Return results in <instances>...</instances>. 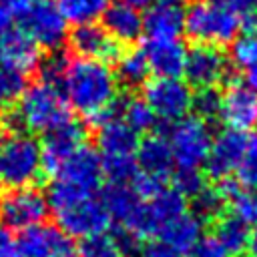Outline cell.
<instances>
[{
    "label": "cell",
    "instance_id": "cell-14",
    "mask_svg": "<svg viewBox=\"0 0 257 257\" xmlns=\"http://www.w3.org/2000/svg\"><path fill=\"white\" fill-rule=\"evenodd\" d=\"M18 249L22 257H78V245L74 239L46 223L22 231Z\"/></svg>",
    "mask_w": 257,
    "mask_h": 257
},
{
    "label": "cell",
    "instance_id": "cell-16",
    "mask_svg": "<svg viewBox=\"0 0 257 257\" xmlns=\"http://www.w3.org/2000/svg\"><path fill=\"white\" fill-rule=\"evenodd\" d=\"M245 137L243 133L225 128L219 135L213 137L207 161H205V169L207 175L213 181H225L231 179V175H235V169L241 161L243 149H245Z\"/></svg>",
    "mask_w": 257,
    "mask_h": 257
},
{
    "label": "cell",
    "instance_id": "cell-8",
    "mask_svg": "<svg viewBox=\"0 0 257 257\" xmlns=\"http://www.w3.org/2000/svg\"><path fill=\"white\" fill-rule=\"evenodd\" d=\"M143 98L153 108L159 120L173 124L191 114L195 92L183 78L155 76L145 82Z\"/></svg>",
    "mask_w": 257,
    "mask_h": 257
},
{
    "label": "cell",
    "instance_id": "cell-6",
    "mask_svg": "<svg viewBox=\"0 0 257 257\" xmlns=\"http://www.w3.org/2000/svg\"><path fill=\"white\" fill-rule=\"evenodd\" d=\"M241 32V18L223 2L199 0L185 12V34L209 46L233 42Z\"/></svg>",
    "mask_w": 257,
    "mask_h": 257
},
{
    "label": "cell",
    "instance_id": "cell-18",
    "mask_svg": "<svg viewBox=\"0 0 257 257\" xmlns=\"http://www.w3.org/2000/svg\"><path fill=\"white\" fill-rule=\"evenodd\" d=\"M149 70L157 76L165 78H179L185 70L187 62V48L179 38L173 40H149L141 48Z\"/></svg>",
    "mask_w": 257,
    "mask_h": 257
},
{
    "label": "cell",
    "instance_id": "cell-27",
    "mask_svg": "<svg viewBox=\"0 0 257 257\" xmlns=\"http://www.w3.org/2000/svg\"><path fill=\"white\" fill-rule=\"evenodd\" d=\"M223 191L227 203L231 205V215L243 221L251 231L257 233V191L241 189L235 181H225Z\"/></svg>",
    "mask_w": 257,
    "mask_h": 257
},
{
    "label": "cell",
    "instance_id": "cell-36",
    "mask_svg": "<svg viewBox=\"0 0 257 257\" xmlns=\"http://www.w3.org/2000/svg\"><path fill=\"white\" fill-rule=\"evenodd\" d=\"M68 62L70 58L58 48V50H50L44 58H40V80L44 82H52V84H58L62 82L64 78V72L68 68Z\"/></svg>",
    "mask_w": 257,
    "mask_h": 257
},
{
    "label": "cell",
    "instance_id": "cell-46",
    "mask_svg": "<svg viewBox=\"0 0 257 257\" xmlns=\"http://www.w3.org/2000/svg\"><path fill=\"white\" fill-rule=\"evenodd\" d=\"M249 257H257V233L253 235V239H251V245H249Z\"/></svg>",
    "mask_w": 257,
    "mask_h": 257
},
{
    "label": "cell",
    "instance_id": "cell-4",
    "mask_svg": "<svg viewBox=\"0 0 257 257\" xmlns=\"http://www.w3.org/2000/svg\"><path fill=\"white\" fill-rule=\"evenodd\" d=\"M96 128V153L102 163V173L108 183H131L137 175L139 135L128 128L116 114L108 116Z\"/></svg>",
    "mask_w": 257,
    "mask_h": 257
},
{
    "label": "cell",
    "instance_id": "cell-24",
    "mask_svg": "<svg viewBox=\"0 0 257 257\" xmlns=\"http://www.w3.org/2000/svg\"><path fill=\"white\" fill-rule=\"evenodd\" d=\"M100 201H102L104 209L108 211L110 219L116 221L120 225V229L131 223V219L137 215V211L143 203L137 197V193L131 189L128 183H108V185H104L102 191H100Z\"/></svg>",
    "mask_w": 257,
    "mask_h": 257
},
{
    "label": "cell",
    "instance_id": "cell-35",
    "mask_svg": "<svg viewBox=\"0 0 257 257\" xmlns=\"http://www.w3.org/2000/svg\"><path fill=\"white\" fill-rule=\"evenodd\" d=\"M205 187H207V181L199 169H175L173 189L185 199H195Z\"/></svg>",
    "mask_w": 257,
    "mask_h": 257
},
{
    "label": "cell",
    "instance_id": "cell-19",
    "mask_svg": "<svg viewBox=\"0 0 257 257\" xmlns=\"http://www.w3.org/2000/svg\"><path fill=\"white\" fill-rule=\"evenodd\" d=\"M135 159H137V169L145 175L157 177L161 181L173 175L175 161L169 141L163 135H149L143 141H139Z\"/></svg>",
    "mask_w": 257,
    "mask_h": 257
},
{
    "label": "cell",
    "instance_id": "cell-1",
    "mask_svg": "<svg viewBox=\"0 0 257 257\" xmlns=\"http://www.w3.org/2000/svg\"><path fill=\"white\" fill-rule=\"evenodd\" d=\"M62 92L70 108L94 126L116 112L118 80L106 62L90 58L70 60L62 78Z\"/></svg>",
    "mask_w": 257,
    "mask_h": 257
},
{
    "label": "cell",
    "instance_id": "cell-32",
    "mask_svg": "<svg viewBox=\"0 0 257 257\" xmlns=\"http://www.w3.org/2000/svg\"><path fill=\"white\" fill-rule=\"evenodd\" d=\"M195 213L203 219V223L207 221V219H211V221H215V219H219L221 215H223V207H225V203H227V199H225V195L221 193V189H219V185H207L195 199Z\"/></svg>",
    "mask_w": 257,
    "mask_h": 257
},
{
    "label": "cell",
    "instance_id": "cell-23",
    "mask_svg": "<svg viewBox=\"0 0 257 257\" xmlns=\"http://www.w3.org/2000/svg\"><path fill=\"white\" fill-rule=\"evenodd\" d=\"M143 32L149 40H173L185 32V12L171 6H151L143 16Z\"/></svg>",
    "mask_w": 257,
    "mask_h": 257
},
{
    "label": "cell",
    "instance_id": "cell-26",
    "mask_svg": "<svg viewBox=\"0 0 257 257\" xmlns=\"http://www.w3.org/2000/svg\"><path fill=\"white\" fill-rule=\"evenodd\" d=\"M116 108H118V118L137 135L151 133L159 124L157 114L143 96H126L124 100L116 102Z\"/></svg>",
    "mask_w": 257,
    "mask_h": 257
},
{
    "label": "cell",
    "instance_id": "cell-44",
    "mask_svg": "<svg viewBox=\"0 0 257 257\" xmlns=\"http://www.w3.org/2000/svg\"><path fill=\"white\" fill-rule=\"evenodd\" d=\"M118 2H122V4H128V6H133V8H137V10H143V8H149L155 0H118Z\"/></svg>",
    "mask_w": 257,
    "mask_h": 257
},
{
    "label": "cell",
    "instance_id": "cell-39",
    "mask_svg": "<svg viewBox=\"0 0 257 257\" xmlns=\"http://www.w3.org/2000/svg\"><path fill=\"white\" fill-rule=\"evenodd\" d=\"M0 257H22L18 249V241L6 227H0Z\"/></svg>",
    "mask_w": 257,
    "mask_h": 257
},
{
    "label": "cell",
    "instance_id": "cell-9",
    "mask_svg": "<svg viewBox=\"0 0 257 257\" xmlns=\"http://www.w3.org/2000/svg\"><path fill=\"white\" fill-rule=\"evenodd\" d=\"M48 211L46 195L34 187L12 189L0 197V221L8 231H26L42 225Z\"/></svg>",
    "mask_w": 257,
    "mask_h": 257
},
{
    "label": "cell",
    "instance_id": "cell-47",
    "mask_svg": "<svg viewBox=\"0 0 257 257\" xmlns=\"http://www.w3.org/2000/svg\"><path fill=\"white\" fill-rule=\"evenodd\" d=\"M209 2H221V0H209Z\"/></svg>",
    "mask_w": 257,
    "mask_h": 257
},
{
    "label": "cell",
    "instance_id": "cell-17",
    "mask_svg": "<svg viewBox=\"0 0 257 257\" xmlns=\"http://www.w3.org/2000/svg\"><path fill=\"white\" fill-rule=\"evenodd\" d=\"M68 44L78 54V58L100 60L106 64L122 54L120 44L114 38H110L102 26L94 22L74 26V30L68 34Z\"/></svg>",
    "mask_w": 257,
    "mask_h": 257
},
{
    "label": "cell",
    "instance_id": "cell-11",
    "mask_svg": "<svg viewBox=\"0 0 257 257\" xmlns=\"http://www.w3.org/2000/svg\"><path fill=\"white\" fill-rule=\"evenodd\" d=\"M20 30H24L38 48L58 50L60 44L68 38V28H66V18L60 14L58 6L48 2V0H36L22 18L16 20Z\"/></svg>",
    "mask_w": 257,
    "mask_h": 257
},
{
    "label": "cell",
    "instance_id": "cell-43",
    "mask_svg": "<svg viewBox=\"0 0 257 257\" xmlns=\"http://www.w3.org/2000/svg\"><path fill=\"white\" fill-rule=\"evenodd\" d=\"M245 84L257 92V64H253L251 68L245 70Z\"/></svg>",
    "mask_w": 257,
    "mask_h": 257
},
{
    "label": "cell",
    "instance_id": "cell-22",
    "mask_svg": "<svg viewBox=\"0 0 257 257\" xmlns=\"http://www.w3.org/2000/svg\"><path fill=\"white\" fill-rule=\"evenodd\" d=\"M100 18H102V28L118 44L135 42L143 34V16L137 8L128 4L110 2Z\"/></svg>",
    "mask_w": 257,
    "mask_h": 257
},
{
    "label": "cell",
    "instance_id": "cell-15",
    "mask_svg": "<svg viewBox=\"0 0 257 257\" xmlns=\"http://www.w3.org/2000/svg\"><path fill=\"white\" fill-rule=\"evenodd\" d=\"M84 141H86V128L82 122L74 118L44 133L42 141H38L44 171L56 173L68 157H72L80 147H84Z\"/></svg>",
    "mask_w": 257,
    "mask_h": 257
},
{
    "label": "cell",
    "instance_id": "cell-20",
    "mask_svg": "<svg viewBox=\"0 0 257 257\" xmlns=\"http://www.w3.org/2000/svg\"><path fill=\"white\" fill-rule=\"evenodd\" d=\"M40 58V48L24 30L10 26L0 34V62L12 64L28 74L38 68Z\"/></svg>",
    "mask_w": 257,
    "mask_h": 257
},
{
    "label": "cell",
    "instance_id": "cell-10",
    "mask_svg": "<svg viewBox=\"0 0 257 257\" xmlns=\"http://www.w3.org/2000/svg\"><path fill=\"white\" fill-rule=\"evenodd\" d=\"M58 221V229L64 231L72 239H92L104 235L110 229V215L104 209L98 195L76 201L54 213Z\"/></svg>",
    "mask_w": 257,
    "mask_h": 257
},
{
    "label": "cell",
    "instance_id": "cell-28",
    "mask_svg": "<svg viewBox=\"0 0 257 257\" xmlns=\"http://www.w3.org/2000/svg\"><path fill=\"white\" fill-rule=\"evenodd\" d=\"M28 86V74L12 64L0 62V114L14 110Z\"/></svg>",
    "mask_w": 257,
    "mask_h": 257
},
{
    "label": "cell",
    "instance_id": "cell-3",
    "mask_svg": "<svg viewBox=\"0 0 257 257\" xmlns=\"http://www.w3.org/2000/svg\"><path fill=\"white\" fill-rule=\"evenodd\" d=\"M16 118L24 133H48L72 118V108L58 84L32 82L26 86L16 108Z\"/></svg>",
    "mask_w": 257,
    "mask_h": 257
},
{
    "label": "cell",
    "instance_id": "cell-31",
    "mask_svg": "<svg viewBox=\"0 0 257 257\" xmlns=\"http://www.w3.org/2000/svg\"><path fill=\"white\" fill-rule=\"evenodd\" d=\"M235 183L241 189L257 191V131L245 137V149L235 169Z\"/></svg>",
    "mask_w": 257,
    "mask_h": 257
},
{
    "label": "cell",
    "instance_id": "cell-33",
    "mask_svg": "<svg viewBox=\"0 0 257 257\" xmlns=\"http://www.w3.org/2000/svg\"><path fill=\"white\" fill-rule=\"evenodd\" d=\"M120 243L114 235H98L92 239H84L78 247V257H124Z\"/></svg>",
    "mask_w": 257,
    "mask_h": 257
},
{
    "label": "cell",
    "instance_id": "cell-29",
    "mask_svg": "<svg viewBox=\"0 0 257 257\" xmlns=\"http://www.w3.org/2000/svg\"><path fill=\"white\" fill-rule=\"evenodd\" d=\"M116 80L124 86H141L147 82L149 76V64L141 50H128L122 52L116 58Z\"/></svg>",
    "mask_w": 257,
    "mask_h": 257
},
{
    "label": "cell",
    "instance_id": "cell-5",
    "mask_svg": "<svg viewBox=\"0 0 257 257\" xmlns=\"http://www.w3.org/2000/svg\"><path fill=\"white\" fill-rule=\"evenodd\" d=\"M40 143L28 133L0 137V187L24 189L42 177Z\"/></svg>",
    "mask_w": 257,
    "mask_h": 257
},
{
    "label": "cell",
    "instance_id": "cell-34",
    "mask_svg": "<svg viewBox=\"0 0 257 257\" xmlns=\"http://www.w3.org/2000/svg\"><path fill=\"white\" fill-rule=\"evenodd\" d=\"M231 60L245 70L257 64V32H243L231 42Z\"/></svg>",
    "mask_w": 257,
    "mask_h": 257
},
{
    "label": "cell",
    "instance_id": "cell-41",
    "mask_svg": "<svg viewBox=\"0 0 257 257\" xmlns=\"http://www.w3.org/2000/svg\"><path fill=\"white\" fill-rule=\"evenodd\" d=\"M36 0H0V6L10 14L12 20H18L24 16V12L34 4Z\"/></svg>",
    "mask_w": 257,
    "mask_h": 257
},
{
    "label": "cell",
    "instance_id": "cell-30",
    "mask_svg": "<svg viewBox=\"0 0 257 257\" xmlns=\"http://www.w3.org/2000/svg\"><path fill=\"white\" fill-rule=\"evenodd\" d=\"M108 4V0H58L56 6L66 22H74L78 26L94 22L98 16H102Z\"/></svg>",
    "mask_w": 257,
    "mask_h": 257
},
{
    "label": "cell",
    "instance_id": "cell-7",
    "mask_svg": "<svg viewBox=\"0 0 257 257\" xmlns=\"http://www.w3.org/2000/svg\"><path fill=\"white\" fill-rule=\"evenodd\" d=\"M167 141L173 153L175 169H201L207 161L213 133L207 120L197 114H187L171 124Z\"/></svg>",
    "mask_w": 257,
    "mask_h": 257
},
{
    "label": "cell",
    "instance_id": "cell-40",
    "mask_svg": "<svg viewBox=\"0 0 257 257\" xmlns=\"http://www.w3.org/2000/svg\"><path fill=\"white\" fill-rule=\"evenodd\" d=\"M141 257H181V253H177L175 249H171L169 245H165L161 241H153L143 247Z\"/></svg>",
    "mask_w": 257,
    "mask_h": 257
},
{
    "label": "cell",
    "instance_id": "cell-25",
    "mask_svg": "<svg viewBox=\"0 0 257 257\" xmlns=\"http://www.w3.org/2000/svg\"><path fill=\"white\" fill-rule=\"evenodd\" d=\"M213 223V235L219 239V243L227 249L231 257H239L249 251L253 233L243 221H239L233 215H221Z\"/></svg>",
    "mask_w": 257,
    "mask_h": 257
},
{
    "label": "cell",
    "instance_id": "cell-45",
    "mask_svg": "<svg viewBox=\"0 0 257 257\" xmlns=\"http://www.w3.org/2000/svg\"><path fill=\"white\" fill-rule=\"evenodd\" d=\"M189 0H157V4H163V6H171V8H181L185 6Z\"/></svg>",
    "mask_w": 257,
    "mask_h": 257
},
{
    "label": "cell",
    "instance_id": "cell-2",
    "mask_svg": "<svg viewBox=\"0 0 257 257\" xmlns=\"http://www.w3.org/2000/svg\"><path fill=\"white\" fill-rule=\"evenodd\" d=\"M104 179L102 163L94 147H80L72 157H68L60 169L54 173L46 189V201L52 213L82 201L86 197H94Z\"/></svg>",
    "mask_w": 257,
    "mask_h": 257
},
{
    "label": "cell",
    "instance_id": "cell-38",
    "mask_svg": "<svg viewBox=\"0 0 257 257\" xmlns=\"http://www.w3.org/2000/svg\"><path fill=\"white\" fill-rule=\"evenodd\" d=\"M189 257H231L227 253V249L219 243V239L211 233V235H201L199 241L191 247V251L187 253Z\"/></svg>",
    "mask_w": 257,
    "mask_h": 257
},
{
    "label": "cell",
    "instance_id": "cell-21",
    "mask_svg": "<svg viewBox=\"0 0 257 257\" xmlns=\"http://www.w3.org/2000/svg\"><path fill=\"white\" fill-rule=\"evenodd\" d=\"M201 235H203V219L195 211L187 209L181 215L173 217L169 223H165L159 229L155 241H161L183 255L191 251V247L199 241Z\"/></svg>",
    "mask_w": 257,
    "mask_h": 257
},
{
    "label": "cell",
    "instance_id": "cell-12",
    "mask_svg": "<svg viewBox=\"0 0 257 257\" xmlns=\"http://www.w3.org/2000/svg\"><path fill=\"white\" fill-rule=\"evenodd\" d=\"M219 118L237 133L257 131V92L241 80H231L219 94Z\"/></svg>",
    "mask_w": 257,
    "mask_h": 257
},
{
    "label": "cell",
    "instance_id": "cell-13",
    "mask_svg": "<svg viewBox=\"0 0 257 257\" xmlns=\"http://www.w3.org/2000/svg\"><path fill=\"white\" fill-rule=\"evenodd\" d=\"M183 74L187 76V84L199 90L215 88L225 82L229 76V60L219 46L197 44L187 50V62Z\"/></svg>",
    "mask_w": 257,
    "mask_h": 257
},
{
    "label": "cell",
    "instance_id": "cell-37",
    "mask_svg": "<svg viewBox=\"0 0 257 257\" xmlns=\"http://www.w3.org/2000/svg\"><path fill=\"white\" fill-rule=\"evenodd\" d=\"M219 92L215 88H209V90H199L193 98V110L199 118L203 120H211L213 116L219 114Z\"/></svg>",
    "mask_w": 257,
    "mask_h": 257
},
{
    "label": "cell",
    "instance_id": "cell-42",
    "mask_svg": "<svg viewBox=\"0 0 257 257\" xmlns=\"http://www.w3.org/2000/svg\"><path fill=\"white\" fill-rule=\"evenodd\" d=\"M227 6H229L241 20H243V18L257 16V0H229Z\"/></svg>",
    "mask_w": 257,
    "mask_h": 257
}]
</instances>
